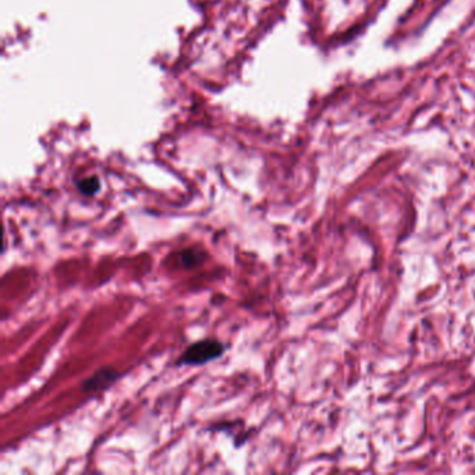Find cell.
<instances>
[{"instance_id":"277c9868","label":"cell","mask_w":475,"mask_h":475,"mask_svg":"<svg viewBox=\"0 0 475 475\" xmlns=\"http://www.w3.org/2000/svg\"><path fill=\"white\" fill-rule=\"evenodd\" d=\"M99 187H101L99 180H98V177H95V176L87 177V179H84V180H81V181L78 183L80 191H81L84 195H88V197L97 194V193L99 191Z\"/></svg>"},{"instance_id":"7a4b0ae2","label":"cell","mask_w":475,"mask_h":475,"mask_svg":"<svg viewBox=\"0 0 475 475\" xmlns=\"http://www.w3.org/2000/svg\"><path fill=\"white\" fill-rule=\"evenodd\" d=\"M119 378V373L112 369V368H102L99 371H97L91 378H88L87 380L83 382V390L84 392H98V390H104L109 386H112V383Z\"/></svg>"},{"instance_id":"6da1fadb","label":"cell","mask_w":475,"mask_h":475,"mask_svg":"<svg viewBox=\"0 0 475 475\" xmlns=\"http://www.w3.org/2000/svg\"><path fill=\"white\" fill-rule=\"evenodd\" d=\"M225 346L214 339H205L188 346L183 356L177 361V365H202L223 354Z\"/></svg>"},{"instance_id":"3957f363","label":"cell","mask_w":475,"mask_h":475,"mask_svg":"<svg viewBox=\"0 0 475 475\" xmlns=\"http://www.w3.org/2000/svg\"><path fill=\"white\" fill-rule=\"evenodd\" d=\"M205 254L197 249H186L181 254V263L184 268H194L202 263Z\"/></svg>"}]
</instances>
